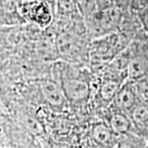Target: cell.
Listing matches in <instances>:
<instances>
[{
	"instance_id": "cell-1",
	"label": "cell",
	"mask_w": 148,
	"mask_h": 148,
	"mask_svg": "<svg viewBox=\"0 0 148 148\" xmlns=\"http://www.w3.org/2000/svg\"><path fill=\"white\" fill-rule=\"evenodd\" d=\"M131 42L116 32L95 39L89 49L90 60L95 65H107L125 50Z\"/></svg>"
},
{
	"instance_id": "cell-2",
	"label": "cell",
	"mask_w": 148,
	"mask_h": 148,
	"mask_svg": "<svg viewBox=\"0 0 148 148\" xmlns=\"http://www.w3.org/2000/svg\"><path fill=\"white\" fill-rule=\"evenodd\" d=\"M127 49L130 56L127 80L134 82L148 73V36L135 37Z\"/></svg>"
},
{
	"instance_id": "cell-3",
	"label": "cell",
	"mask_w": 148,
	"mask_h": 148,
	"mask_svg": "<svg viewBox=\"0 0 148 148\" xmlns=\"http://www.w3.org/2000/svg\"><path fill=\"white\" fill-rule=\"evenodd\" d=\"M122 14L116 6L92 13L90 29L95 39L115 33L120 26Z\"/></svg>"
},
{
	"instance_id": "cell-4",
	"label": "cell",
	"mask_w": 148,
	"mask_h": 148,
	"mask_svg": "<svg viewBox=\"0 0 148 148\" xmlns=\"http://www.w3.org/2000/svg\"><path fill=\"white\" fill-rule=\"evenodd\" d=\"M67 100L72 103H82L86 101L90 93V85L81 77L65 76L61 82Z\"/></svg>"
},
{
	"instance_id": "cell-5",
	"label": "cell",
	"mask_w": 148,
	"mask_h": 148,
	"mask_svg": "<svg viewBox=\"0 0 148 148\" xmlns=\"http://www.w3.org/2000/svg\"><path fill=\"white\" fill-rule=\"evenodd\" d=\"M138 102V98L134 82L127 80L117 92L110 107L114 110L120 111L128 115Z\"/></svg>"
},
{
	"instance_id": "cell-6",
	"label": "cell",
	"mask_w": 148,
	"mask_h": 148,
	"mask_svg": "<svg viewBox=\"0 0 148 148\" xmlns=\"http://www.w3.org/2000/svg\"><path fill=\"white\" fill-rule=\"evenodd\" d=\"M40 89L43 97L49 105L55 108H62L65 105L67 98L61 85L53 81L46 80L40 83Z\"/></svg>"
},
{
	"instance_id": "cell-7",
	"label": "cell",
	"mask_w": 148,
	"mask_h": 148,
	"mask_svg": "<svg viewBox=\"0 0 148 148\" xmlns=\"http://www.w3.org/2000/svg\"><path fill=\"white\" fill-rule=\"evenodd\" d=\"M91 137L95 143L101 147L114 148L119 136L114 132L108 123H97L91 128Z\"/></svg>"
},
{
	"instance_id": "cell-8",
	"label": "cell",
	"mask_w": 148,
	"mask_h": 148,
	"mask_svg": "<svg viewBox=\"0 0 148 148\" xmlns=\"http://www.w3.org/2000/svg\"><path fill=\"white\" fill-rule=\"evenodd\" d=\"M107 123L118 136L124 135L129 132H136L129 116L120 111L111 109Z\"/></svg>"
},
{
	"instance_id": "cell-9",
	"label": "cell",
	"mask_w": 148,
	"mask_h": 148,
	"mask_svg": "<svg viewBox=\"0 0 148 148\" xmlns=\"http://www.w3.org/2000/svg\"><path fill=\"white\" fill-rule=\"evenodd\" d=\"M58 48L62 57L71 60L78 58L83 51V45L70 36H62L58 39Z\"/></svg>"
},
{
	"instance_id": "cell-10",
	"label": "cell",
	"mask_w": 148,
	"mask_h": 148,
	"mask_svg": "<svg viewBox=\"0 0 148 148\" xmlns=\"http://www.w3.org/2000/svg\"><path fill=\"white\" fill-rule=\"evenodd\" d=\"M136 132L144 136L148 123V104L138 101L128 114ZM144 138V137H143Z\"/></svg>"
},
{
	"instance_id": "cell-11",
	"label": "cell",
	"mask_w": 148,
	"mask_h": 148,
	"mask_svg": "<svg viewBox=\"0 0 148 148\" xmlns=\"http://www.w3.org/2000/svg\"><path fill=\"white\" fill-rule=\"evenodd\" d=\"M123 84V83H122L121 82L118 80L109 77H103L99 89V94L101 100L111 104L114 98L115 97L117 92L120 89Z\"/></svg>"
},
{
	"instance_id": "cell-12",
	"label": "cell",
	"mask_w": 148,
	"mask_h": 148,
	"mask_svg": "<svg viewBox=\"0 0 148 148\" xmlns=\"http://www.w3.org/2000/svg\"><path fill=\"white\" fill-rule=\"evenodd\" d=\"M147 144L143 136L137 132H129L119 136L114 148H144Z\"/></svg>"
},
{
	"instance_id": "cell-13",
	"label": "cell",
	"mask_w": 148,
	"mask_h": 148,
	"mask_svg": "<svg viewBox=\"0 0 148 148\" xmlns=\"http://www.w3.org/2000/svg\"><path fill=\"white\" fill-rule=\"evenodd\" d=\"M133 82L135 85L138 101L148 104V73Z\"/></svg>"
},
{
	"instance_id": "cell-14",
	"label": "cell",
	"mask_w": 148,
	"mask_h": 148,
	"mask_svg": "<svg viewBox=\"0 0 148 148\" xmlns=\"http://www.w3.org/2000/svg\"><path fill=\"white\" fill-rule=\"evenodd\" d=\"M82 9L85 12L93 13L95 11V1L96 0H77Z\"/></svg>"
},
{
	"instance_id": "cell-15",
	"label": "cell",
	"mask_w": 148,
	"mask_h": 148,
	"mask_svg": "<svg viewBox=\"0 0 148 148\" xmlns=\"http://www.w3.org/2000/svg\"><path fill=\"white\" fill-rule=\"evenodd\" d=\"M140 18H141L142 24L144 27V30L148 34V8L143 11V12L140 14Z\"/></svg>"
},
{
	"instance_id": "cell-16",
	"label": "cell",
	"mask_w": 148,
	"mask_h": 148,
	"mask_svg": "<svg viewBox=\"0 0 148 148\" xmlns=\"http://www.w3.org/2000/svg\"><path fill=\"white\" fill-rule=\"evenodd\" d=\"M115 3L116 4H118L119 6L120 7H126L130 3V0H115Z\"/></svg>"
},
{
	"instance_id": "cell-17",
	"label": "cell",
	"mask_w": 148,
	"mask_h": 148,
	"mask_svg": "<svg viewBox=\"0 0 148 148\" xmlns=\"http://www.w3.org/2000/svg\"><path fill=\"white\" fill-rule=\"evenodd\" d=\"M144 138L146 139V141L148 143V123H147V128H146V131H145V133H144Z\"/></svg>"
},
{
	"instance_id": "cell-18",
	"label": "cell",
	"mask_w": 148,
	"mask_h": 148,
	"mask_svg": "<svg viewBox=\"0 0 148 148\" xmlns=\"http://www.w3.org/2000/svg\"><path fill=\"white\" fill-rule=\"evenodd\" d=\"M144 148H148V144H147V146H146V147H144Z\"/></svg>"
}]
</instances>
